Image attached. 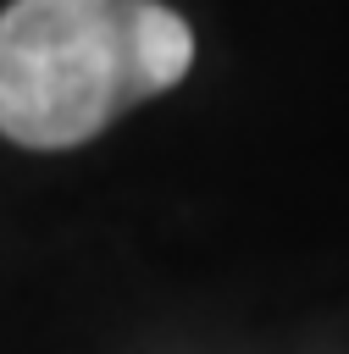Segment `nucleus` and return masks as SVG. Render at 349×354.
Listing matches in <instances>:
<instances>
[{
  "mask_svg": "<svg viewBox=\"0 0 349 354\" xmlns=\"http://www.w3.org/2000/svg\"><path fill=\"white\" fill-rule=\"evenodd\" d=\"M188 66L194 33L161 0H11L0 11V133L72 149Z\"/></svg>",
  "mask_w": 349,
  "mask_h": 354,
  "instance_id": "f257e3e1",
  "label": "nucleus"
}]
</instances>
